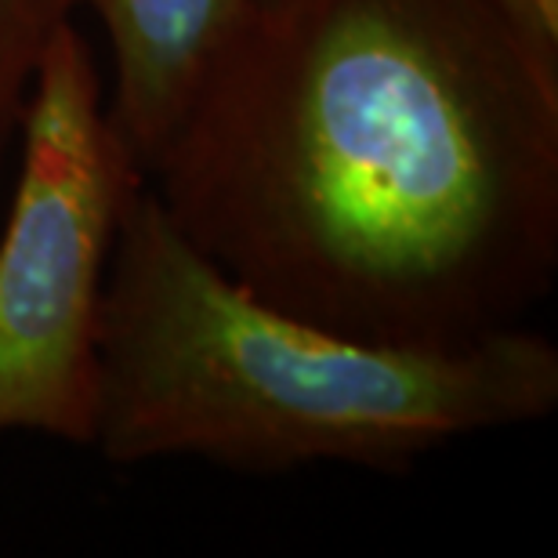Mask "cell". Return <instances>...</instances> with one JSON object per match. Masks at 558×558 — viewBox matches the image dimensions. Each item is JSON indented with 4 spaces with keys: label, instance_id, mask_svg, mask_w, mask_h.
I'll return each instance as SVG.
<instances>
[{
    "label": "cell",
    "instance_id": "1",
    "mask_svg": "<svg viewBox=\"0 0 558 558\" xmlns=\"http://www.w3.org/2000/svg\"><path fill=\"white\" fill-rule=\"evenodd\" d=\"M145 182L221 272L319 327H522L558 269V40L508 0H269Z\"/></svg>",
    "mask_w": 558,
    "mask_h": 558
},
{
    "label": "cell",
    "instance_id": "2",
    "mask_svg": "<svg viewBox=\"0 0 558 558\" xmlns=\"http://www.w3.org/2000/svg\"><path fill=\"white\" fill-rule=\"evenodd\" d=\"M558 407V349L526 327L461 344L363 341L251 294L145 182L109 262L95 442L109 464L399 468Z\"/></svg>",
    "mask_w": 558,
    "mask_h": 558
},
{
    "label": "cell",
    "instance_id": "3",
    "mask_svg": "<svg viewBox=\"0 0 558 558\" xmlns=\"http://www.w3.org/2000/svg\"><path fill=\"white\" fill-rule=\"evenodd\" d=\"M15 135L22 163L0 232V435L92 446L109 262L145 171L73 15L44 44Z\"/></svg>",
    "mask_w": 558,
    "mask_h": 558
},
{
    "label": "cell",
    "instance_id": "4",
    "mask_svg": "<svg viewBox=\"0 0 558 558\" xmlns=\"http://www.w3.org/2000/svg\"><path fill=\"white\" fill-rule=\"evenodd\" d=\"M269 0H73L102 22L113 84L106 106L142 171L210 65Z\"/></svg>",
    "mask_w": 558,
    "mask_h": 558
},
{
    "label": "cell",
    "instance_id": "5",
    "mask_svg": "<svg viewBox=\"0 0 558 558\" xmlns=\"http://www.w3.org/2000/svg\"><path fill=\"white\" fill-rule=\"evenodd\" d=\"M73 11V0H0V160L19 131L44 44Z\"/></svg>",
    "mask_w": 558,
    "mask_h": 558
},
{
    "label": "cell",
    "instance_id": "6",
    "mask_svg": "<svg viewBox=\"0 0 558 558\" xmlns=\"http://www.w3.org/2000/svg\"><path fill=\"white\" fill-rule=\"evenodd\" d=\"M533 29H541L544 37L558 40V0H508Z\"/></svg>",
    "mask_w": 558,
    "mask_h": 558
}]
</instances>
